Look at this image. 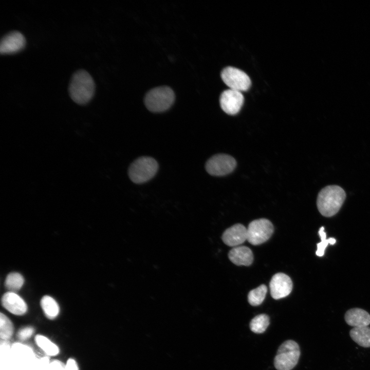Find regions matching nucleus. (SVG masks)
<instances>
[{
    "mask_svg": "<svg viewBox=\"0 0 370 370\" xmlns=\"http://www.w3.org/2000/svg\"><path fill=\"white\" fill-rule=\"evenodd\" d=\"M24 283V279L21 274L12 272L7 276L5 286L9 291L15 292L21 288Z\"/></svg>",
    "mask_w": 370,
    "mask_h": 370,
    "instance_id": "20",
    "label": "nucleus"
},
{
    "mask_svg": "<svg viewBox=\"0 0 370 370\" xmlns=\"http://www.w3.org/2000/svg\"><path fill=\"white\" fill-rule=\"evenodd\" d=\"M345 197L344 190L339 186L331 185L324 188L317 197L319 211L324 216H332L340 209Z\"/></svg>",
    "mask_w": 370,
    "mask_h": 370,
    "instance_id": "2",
    "label": "nucleus"
},
{
    "mask_svg": "<svg viewBox=\"0 0 370 370\" xmlns=\"http://www.w3.org/2000/svg\"><path fill=\"white\" fill-rule=\"evenodd\" d=\"M344 318L346 323L354 327L367 326L370 324V314L365 310L359 308L347 310Z\"/></svg>",
    "mask_w": 370,
    "mask_h": 370,
    "instance_id": "15",
    "label": "nucleus"
},
{
    "mask_svg": "<svg viewBox=\"0 0 370 370\" xmlns=\"http://www.w3.org/2000/svg\"><path fill=\"white\" fill-rule=\"evenodd\" d=\"M158 169V163L154 158L141 157L132 163L129 168L128 175L133 182L141 183L153 178Z\"/></svg>",
    "mask_w": 370,
    "mask_h": 370,
    "instance_id": "5",
    "label": "nucleus"
},
{
    "mask_svg": "<svg viewBox=\"0 0 370 370\" xmlns=\"http://www.w3.org/2000/svg\"><path fill=\"white\" fill-rule=\"evenodd\" d=\"M65 370H79L78 365L75 359L69 358L65 364Z\"/></svg>",
    "mask_w": 370,
    "mask_h": 370,
    "instance_id": "26",
    "label": "nucleus"
},
{
    "mask_svg": "<svg viewBox=\"0 0 370 370\" xmlns=\"http://www.w3.org/2000/svg\"><path fill=\"white\" fill-rule=\"evenodd\" d=\"M1 303L4 308L16 316H23L28 310L25 301L14 292L8 291L4 293L2 297Z\"/></svg>",
    "mask_w": 370,
    "mask_h": 370,
    "instance_id": "12",
    "label": "nucleus"
},
{
    "mask_svg": "<svg viewBox=\"0 0 370 370\" xmlns=\"http://www.w3.org/2000/svg\"><path fill=\"white\" fill-rule=\"evenodd\" d=\"M14 328L11 320L2 312L0 314V338L7 341L12 337Z\"/></svg>",
    "mask_w": 370,
    "mask_h": 370,
    "instance_id": "19",
    "label": "nucleus"
},
{
    "mask_svg": "<svg viewBox=\"0 0 370 370\" xmlns=\"http://www.w3.org/2000/svg\"><path fill=\"white\" fill-rule=\"evenodd\" d=\"M319 235L321 238V242L317 244V250L316 251V255L318 256H322L324 254V251L327 245H334L336 240L335 238L330 237L326 239V234L324 231V228L321 227L318 232Z\"/></svg>",
    "mask_w": 370,
    "mask_h": 370,
    "instance_id": "23",
    "label": "nucleus"
},
{
    "mask_svg": "<svg viewBox=\"0 0 370 370\" xmlns=\"http://www.w3.org/2000/svg\"><path fill=\"white\" fill-rule=\"evenodd\" d=\"M349 335L359 345L363 347H370V327L368 326L354 327L350 330Z\"/></svg>",
    "mask_w": 370,
    "mask_h": 370,
    "instance_id": "16",
    "label": "nucleus"
},
{
    "mask_svg": "<svg viewBox=\"0 0 370 370\" xmlns=\"http://www.w3.org/2000/svg\"><path fill=\"white\" fill-rule=\"evenodd\" d=\"M269 324V318L266 314H260L254 317L250 323L252 331L256 334L264 332Z\"/></svg>",
    "mask_w": 370,
    "mask_h": 370,
    "instance_id": "21",
    "label": "nucleus"
},
{
    "mask_svg": "<svg viewBox=\"0 0 370 370\" xmlns=\"http://www.w3.org/2000/svg\"><path fill=\"white\" fill-rule=\"evenodd\" d=\"M34 331V328L32 326H25L18 330L16 336L20 341H24L30 338Z\"/></svg>",
    "mask_w": 370,
    "mask_h": 370,
    "instance_id": "24",
    "label": "nucleus"
},
{
    "mask_svg": "<svg viewBox=\"0 0 370 370\" xmlns=\"http://www.w3.org/2000/svg\"><path fill=\"white\" fill-rule=\"evenodd\" d=\"M175 94L173 90L167 86L153 88L145 95L144 103L151 112L160 113L166 110L173 104Z\"/></svg>",
    "mask_w": 370,
    "mask_h": 370,
    "instance_id": "3",
    "label": "nucleus"
},
{
    "mask_svg": "<svg viewBox=\"0 0 370 370\" xmlns=\"http://www.w3.org/2000/svg\"><path fill=\"white\" fill-rule=\"evenodd\" d=\"M267 292V288L264 284L251 290L248 295V300L249 304L252 306L260 305L264 300Z\"/></svg>",
    "mask_w": 370,
    "mask_h": 370,
    "instance_id": "22",
    "label": "nucleus"
},
{
    "mask_svg": "<svg viewBox=\"0 0 370 370\" xmlns=\"http://www.w3.org/2000/svg\"><path fill=\"white\" fill-rule=\"evenodd\" d=\"M221 78L230 89L239 91H247L251 86L249 77L243 71L233 67L223 69Z\"/></svg>",
    "mask_w": 370,
    "mask_h": 370,
    "instance_id": "7",
    "label": "nucleus"
},
{
    "mask_svg": "<svg viewBox=\"0 0 370 370\" xmlns=\"http://www.w3.org/2000/svg\"><path fill=\"white\" fill-rule=\"evenodd\" d=\"M95 84L89 73L84 70L77 71L72 76L69 93L76 103L84 105L88 103L94 95Z\"/></svg>",
    "mask_w": 370,
    "mask_h": 370,
    "instance_id": "1",
    "label": "nucleus"
},
{
    "mask_svg": "<svg viewBox=\"0 0 370 370\" xmlns=\"http://www.w3.org/2000/svg\"><path fill=\"white\" fill-rule=\"evenodd\" d=\"M41 308L46 318L55 319L60 313V307L56 301L49 295H44L41 300Z\"/></svg>",
    "mask_w": 370,
    "mask_h": 370,
    "instance_id": "17",
    "label": "nucleus"
},
{
    "mask_svg": "<svg viewBox=\"0 0 370 370\" xmlns=\"http://www.w3.org/2000/svg\"><path fill=\"white\" fill-rule=\"evenodd\" d=\"M300 356L299 345L293 340H287L279 347L274 359L277 370H291L297 364Z\"/></svg>",
    "mask_w": 370,
    "mask_h": 370,
    "instance_id": "4",
    "label": "nucleus"
},
{
    "mask_svg": "<svg viewBox=\"0 0 370 370\" xmlns=\"http://www.w3.org/2000/svg\"><path fill=\"white\" fill-rule=\"evenodd\" d=\"M247 229V240L253 245H258L266 242L274 230L271 222L266 218L252 221Z\"/></svg>",
    "mask_w": 370,
    "mask_h": 370,
    "instance_id": "6",
    "label": "nucleus"
},
{
    "mask_svg": "<svg viewBox=\"0 0 370 370\" xmlns=\"http://www.w3.org/2000/svg\"><path fill=\"white\" fill-rule=\"evenodd\" d=\"M236 166V161L231 156L219 154L213 156L206 162L207 172L213 176H224L231 173Z\"/></svg>",
    "mask_w": 370,
    "mask_h": 370,
    "instance_id": "8",
    "label": "nucleus"
},
{
    "mask_svg": "<svg viewBox=\"0 0 370 370\" xmlns=\"http://www.w3.org/2000/svg\"><path fill=\"white\" fill-rule=\"evenodd\" d=\"M65 364L59 360H54L49 363L47 370H65Z\"/></svg>",
    "mask_w": 370,
    "mask_h": 370,
    "instance_id": "25",
    "label": "nucleus"
},
{
    "mask_svg": "<svg viewBox=\"0 0 370 370\" xmlns=\"http://www.w3.org/2000/svg\"><path fill=\"white\" fill-rule=\"evenodd\" d=\"M244 101L242 92L228 89L220 95L219 103L221 109L227 114L234 115L240 110Z\"/></svg>",
    "mask_w": 370,
    "mask_h": 370,
    "instance_id": "9",
    "label": "nucleus"
},
{
    "mask_svg": "<svg viewBox=\"0 0 370 370\" xmlns=\"http://www.w3.org/2000/svg\"><path fill=\"white\" fill-rule=\"evenodd\" d=\"M224 243L230 247H237L247 240V229L240 224L226 229L222 235Z\"/></svg>",
    "mask_w": 370,
    "mask_h": 370,
    "instance_id": "13",
    "label": "nucleus"
},
{
    "mask_svg": "<svg viewBox=\"0 0 370 370\" xmlns=\"http://www.w3.org/2000/svg\"><path fill=\"white\" fill-rule=\"evenodd\" d=\"M25 44V38L21 32L11 31L1 39L0 52L2 54L15 53L22 50Z\"/></svg>",
    "mask_w": 370,
    "mask_h": 370,
    "instance_id": "11",
    "label": "nucleus"
},
{
    "mask_svg": "<svg viewBox=\"0 0 370 370\" xmlns=\"http://www.w3.org/2000/svg\"><path fill=\"white\" fill-rule=\"evenodd\" d=\"M269 288L271 297L278 300L290 294L292 289V282L290 277L286 274L278 273L271 278Z\"/></svg>",
    "mask_w": 370,
    "mask_h": 370,
    "instance_id": "10",
    "label": "nucleus"
},
{
    "mask_svg": "<svg viewBox=\"0 0 370 370\" xmlns=\"http://www.w3.org/2000/svg\"><path fill=\"white\" fill-rule=\"evenodd\" d=\"M34 341L38 346L47 356L54 357L59 355V346L47 337L43 335H36L34 337Z\"/></svg>",
    "mask_w": 370,
    "mask_h": 370,
    "instance_id": "18",
    "label": "nucleus"
},
{
    "mask_svg": "<svg viewBox=\"0 0 370 370\" xmlns=\"http://www.w3.org/2000/svg\"><path fill=\"white\" fill-rule=\"evenodd\" d=\"M229 260L237 266H249L253 261L251 250L246 246H237L232 248L228 253Z\"/></svg>",
    "mask_w": 370,
    "mask_h": 370,
    "instance_id": "14",
    "label": "nucleus"
}]
</instances>
